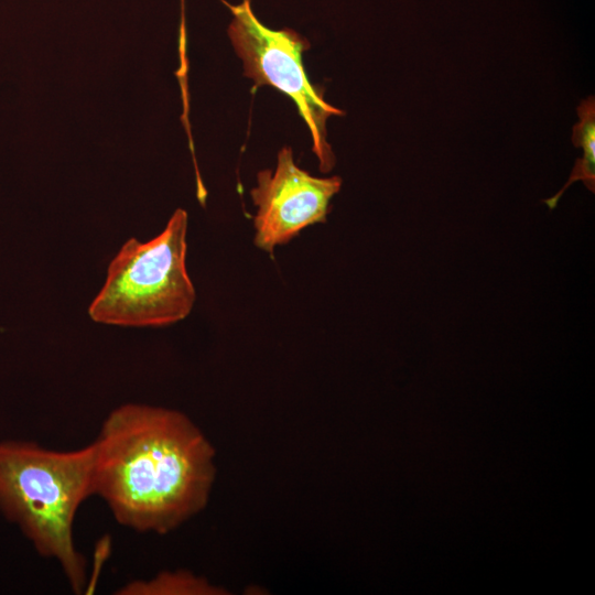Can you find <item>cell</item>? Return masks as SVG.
I'll list each match as a JSON object with an SVG mask.
<instances>
[{
  "mask_svg": "<svg viewBox=\"0 0 595 595\" xmlns=\"http://www.w3.org/2000/svg\"><path fill=\"white\" fill-rule=\"evenodd\" d=\"M91 447L93 495L123 527L165 534L208 502L215 450L180 411L119 405L102 421Z\"/></svg>",
  "mask_w": 595,
  "mask_h": 595,
  "instance_id": "6da1fadb",
  "label": "cell"
},
{
  "mask_svg": "<svg viewBox=\"0 0 595 595\" xmlns=\"http://www.w3.org/2000/svg\"><path fill=\"white\" fill-rule=\"evenodd\" d=\"M93 457L91 444L55 451L30 441H0V511L41 556L60 564L76 594L87 580L73 526L80 504L93 495Z\"/></svg>",
  "mask_w": 595,
  "mask_h": 595,
  "instance_id": "7a4b0ae2",
  "label": "cell"
},
{
  "mask_svg": "<svg viewBox=\"0 0 595 595\" xmlns=\"http://www.w3.org/2000/svg\"><path fill=\"white\" fill-rule=\"evenodd\" d=\"M186 232L187 213L178 208L150 241L131 238L125 242L89 305L90 318L133 327L164 326L185 318L195 301L185 263Z\"/></svg>",
  "mask_w": 595,
  "mask_h": 595,
  "instance_id": "3957f363",
  "label": "cell"
},
{
  "mask_svg": "<svg viewBox=\"0 0 595 595\" xmlns=\"http://www.w3.org/2000/svg\"><path fill=\"white\" fill-rule=\"evenodd\" d=\"M223 2L234 14L228 36L242 61L244 75L256 86H272L294 101L310 130L320 170L329 172L335 156L327 141L326 122L344 111L328 104L323 87L313 85L307 77L302 54L310 48L309 40L292 29L272 30L263 25L253 14L251 0H242L238 6Z\"/></svg>",
  "mask_w": 595,
  "mask_h": 595,
  "instance_id": "277c9868",
  "label": "cell"
},
{
  "mask_svg": "<svg viewBox=\"0 0 595 595\" xmlns=\"http://www.w3.org/2000/svg\"><path fill=\"white\" fill-rule=\"evenodd\" d=\"M257 182L250 192L258 207L253 242L269 253L302 229L325 223L331 199L342 186L339 176L316 177L300 169L289 147L280 150L275 170L260 171Z\"/></svg>",
  "mask_w": 595,
  "mask_h": 595,
  "instance_id": "5b68a950",
  "label": "cell"
},
{
  "mask_svg": "<svg viewBox=\"0 0 595 595\" xmlns=\"http://www.w3.org/2000/svg\"><path fill=\"white\" fill-rule=\"evenodd\" d=\"M577 113L580 121L573 127L572 142L584 150L583 159H577L572 175L566 185L544 203L553 209L563 192L575 181H583L587 188L594 192L595 184V102L594 96L583 100Z\"/></svg>",
  "mask_w": 595,
  "mask_h": 595,
  "instance_id": "8992f818",
  "label": "cell"
},
{
  "mask_svg": "<svg viewBox=\"0 0 595 595\" xmlns=\"http://www.w3.org/2000/svg\"><path fill=\"white\" fill-rule=\"evenodd\" d=\"M224 589L191 572H161L145 581L136 580L121 586L118 595H218Z\"/></svg>",
  "mask_w": 595,
  "mask_h": 595,
  "instance_id": "52a82bcc",
  "label": "cell"
}]
</instances>
